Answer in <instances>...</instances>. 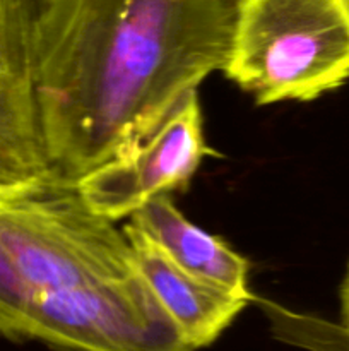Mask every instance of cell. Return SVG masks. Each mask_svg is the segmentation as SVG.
Returning <instances> with one entry per match:
<instances>
[{
  "label": "cell",
  "mask_w": 349,
  "mask_h": 351,
  "mask_svg": "<svg viewBox=\"0 0 349 351\" xmlns=\"http://www.w3.org/2000/svg\"><path fill=\"white\" fill-rule=\"evenodd\" d=\"M238 0H44L38 99L51 185L153 136L228 58Z\"/></svg>",
  "instance_id": "obj_1"
},
{
  "label": "cell",
  "mask_w": 349,
  "mask_h": 351,
  "mask_svg": "<svg viewBox=\"0 0 349 351\" xmlns=\"http://www.w3.org/2000/svg\"><path fill=\"white\" fill-rule=\"evenodd\" d=\"M222 72L260 106L335 91L349 79V0H238Z\"/></svg>",
  "instance_id": "obj_2"
},
{
  "label": "cell",
  "mask_w": 349,
  "mask_h": 351,
  "mask_svg": "<svg viewBox=\"0 0 349 351\" xmlns=\"http://www.w3.org/2000/svg\"><path fill=\"white\" fill-rule=\"evenodd\" d=\"M64 351H194L142 274L34 297L17 338Z\"/></svg>",
  "instance_id": "obj_3"
},
{
  "label": "cell",
  "mask_w": 349,
  "mask_h": 351,
  "mask_svg": "<svg viewBox=\"0 0 349 351\" xmlns=\"http://www.w3.org/2000/svg\"><path fill=\"white\" fill-rule=\"evenodd\" d=\"M209 153L201 99L194 91L153 136L86 173L75 189L92 213L118 223L154 197L185 191Z\"/></svg>",
  "instance_id": "obj_4"
},
{
  "label": "cell",
  "mask_w": 349,
  "mask_h": 351,
  "mask_svg": "<svg viewBox=\"0 0 349 351\" xmlns=\"http://www.w3.org/2000/svg\"><path fill=\"white\" fill-rule=\"evenodd\" d=\"M44 0H0V187H50L38 99V31Z\"/></svg>",
  "instance_id": "obj_5"
},
{
  "label": "cell",
  "mask_w": 349,
  "mask_h": 351,
  "mask_svg": "<svg viewBox=\"0 0 349 351\" xmlns=\"http://www.w3.org/2000/svg\"><path fill=\"white\" fill-rule=\"evenodd\" d=\"M133 259L171 321L194 350L214 343L250 300L188 273L132 223L123 226Z\"/></svg>",
  "instance_id": "obj_6"
},
{
  "label": "cell",
  "mask_w": 349,
  "mask_h": 351,
  "mask_svg": "<svg viewBox=\"0 0 349 351\" xmlns=\"http://www.w3.org/2000/svg\"><path fill=\"white\" fill-rule=\"evenodd\" d=\"M130 223L142 230L185 271L252 300L248 290V261L222 239L188 221L173 204L170 194L147 202L130 216Z\"/></svg>",
  "instance_id": "obj_7"
},
{
  "label": "cell",
  "mask_w": 349,
  "mask_h": 351,
  "mask_svg": "<svg viewBox=\"0 0 349 351\" xmlns=\"http://www.w3.org/2000/svg\"><path fill=\"white\" fill-rule=\"evenodd\" d=\"M26 304V293L19 276L0 242V332L3 336L16 339Z\"/></svg>",
  "instance_id": "obj_8"
},
{
  "label": "cell",
  "mask_w": 349,
  "mask_h": 351,
  "mask_svg": "<svg viewBox=\"0 0 349 351\" xmlns=\"http://www.w3.org/2000/svg\"><path fill=\"white\" fill-rule=\"evenodd\" d=\"M341 315H342V328L349 331V264L346 269L344 280L341 285Z\"/></svg>",
  "instance_id": "obj_9"
},
{
  "label": "cell",
  "mask_w": 349,
  "mask_h": 351,
  "mask_svg": "<svg viewBox=\"0 0 349 351\" xmlns=\"http://www.w3.org/2000/svg\"><path fill=\"white\" fill-rule=\"evenodd\" d=\"M14 197H19V195L12 194V192H9V191H5V189L0 187V201H3V199H14Z\"/></svg>",
  "instance_id": "obj_10"
},
{
  "label": "cell",
  "mask_w": 349,
  "mask_h": 351,
  "mask_svg": "<svg viewBox=\"0 0 349 351\" xmlns=\"http://www.w3.org/2000/svg\"><path fill=\"white\" fill-rule=\"evenodd\" d=\"M348 335H349V331H348Z\"/></svg>",
  "instance_id": "obj_11"
},
{
  "label": "cell",
  "mask_w": 349,
  "mask_h": 351,
  "mask_svg": "<svg viewBox=\"0 0 349 351\" xmlns=\"http://www.w3.org/2000/svg\"><path fill=\"white\" fill-rule=\"evenodd\" d=\"M348 351H349V348H348Z\"/></svg>",
  "instance_id": "obj_12"
}]
</instances>
